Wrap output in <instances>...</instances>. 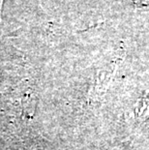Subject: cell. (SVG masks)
I'll return each mask as SVG.
<instances>
[{
    "label": "cell",
    "instance_id": "cell-2",
    "mask_svg": "<svg viewBox=\"0 0 149 150\" xmlns=\"http://www.w3.org/2000/svg\"><path fill=\"white\" fill-rule=\"evenodd\" d=\"M137 7H143V6H149V0H132Z\"/></svg>",
    "mask_w": 149,
    "mask_h": 150
},
{
    "label": "cell",
    "instance_id": "cell-1",
    "mask_svg": "<svg viewBox=\"0 0 149 150\" xmlns=\"http://www.w3.org/2000/svg\"><path fill=\"white\" fill-rule=\"evenodd\" d=\"M135 115L139 122L145 121L149 118V92L138 100L135 108Z\"/></svg>",
    "mask_w": 149,
    "mask_h": 150
}]
</instances>
